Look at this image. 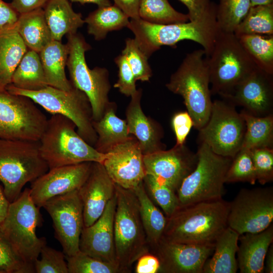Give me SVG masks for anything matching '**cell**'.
I'll return each mask as SVG.
<instances>
[{
  "instance_id": "obj_1",
  "label": "cell",
  "mask_w": 273,
  "mask_h": 273,
  "mask_svg": "<svg viewBox=\"0 0 273 273\" xmlns=\"http://www.w3.org/2000/svg\"><path fill=\"white\" fill-rule=\"evenodd\" d=\"M229 202L223 199L179 207L167 221L162 239L173 242L214 245L228 226Z\"/></svg>"
},
{
  "instance_id": "obj_2",
  "label": "cell",
  "mask_w": 273,
  "mask_h": 273,
  "mask_svg": "<svg viewBox=\"0 0 273 273\" xmlns=\"http://www.w3.org/2000/svg\"><path fill=\"white\" fill-rule=\"evenodd\" d=\"M209 68L203 49L186 56L166 84L172 93L181 96L195 128L199 130L208 122L212 105Z\"/></svg>"
},
{
  "instance_id": "obj_3",
  "label": "cell",
  "mask_w": 273,
  "mask_h": 273,
  "mask_svg": "<svg viewBox=\"0 0 273 273\" xmlns=\"http://www.w3.org/2000/svg\"><path fill=\"white\" fill-rule=\"evenodd\" d=\"M74 123L60 114L48 119L39 140L41 155L49 169L84 162L103 163L106 154L87 143L75 130Z\"/></svg>"
},
{
  "instance_id": "obj_4",
  "label": "cell",
  "mask_w": 273,
  "mask_h": 273,
  "mask_svg": "<svg viewBox=\"0 0 273 273\" xmlns=\"http://www.w3.org/2000/svg\"><path fill=\"white\" fill-rule=\"evenodd\" d=\"M127 27L134 34L139 48L148 58L161 46L173 47L184 40L199 43L208 57L219 30L216 20L159 24L140 18L131 19Z\"/></svg>"
},
{
  "instance_id": "obj_5",
  "label": "cell",
  "mask_w": 273,
  "mask_h": 273,
  "mask_svg": "<svg viewBox=\"0 0 273 273\" xmlns=\"http://www.w3.org/2000/svg\"><path fill=\"white\" fill-rule=\"evenodd\" d=\"M49 170L39 141L0 139V181L9 203L19 197L27 183Z\"/></svg>"
},
{
  "instance_id": "obj_6",
  "label": "cell",
  "mask_w": 273,
  "mask_h": 273,
  "mask_svg": "<svg viewBox=\"0 0 273 273\" xmlns=\"http://www.w3.org/2000/svg\"><path fill=\"white\" fill-rule=\"evenodd\" d=\"M115 195L114 234L116 256L121 272H130L132 264L140 256L149 252L150 249L134 192L116 185Z\"/></svg>"
},
{
  "instance_id": "obj_7",
  "label": "cell",
  "mask_w": 273,
  "mask_h": 273,
  "mask_svg": "<svg viewBox=\"0 0 273 273\" xmlns=\"http://www.w3.org/2000/svg\"><path fill=\"white\" fill-rule=\"evenodd\" d=\"M206 58L211 94L220 97L230 93L257 67L233 32L219 30Z\"/></svg>"
},
{
  "instance_id": "obj_8",
  "label": "cell",
  "mask_w": 273,
  "mask_h": 273,
  "mask_svg": "<svg viewBox=\"0 0 273 273\" xmlns=\"http://www.w3.org/2000/svg\"><path fill=\"white\" fill-rule=\"evenodd\" d=\"M197 162L176 191L180 207L196 203L222 199L225 177L233 158L214 153L199 143Z\"/></svg>"
},
{
  "instance_id": "obj_9",
  "label": "cell",
  "mask_w": 273,
  "mask_h": 273,
  "mask_svg": "<svg viewBox=\"0 0 273 273\" xmlns=\"http://www.w3.org/2000/svg\"><path fill=\"white\" fill-rule=\"evenodd\" d=\"M9 93L31 99L52 115H62L71 120L77 132L89 145L94 146L97 135L93 126L92 110L86 95L73 86L69 90L51 86L38 90L18 88L12 84L5 88Z\"/></svg>"
},
{
  "instance_id": "obj_10",
  "label": "cell",
  "mask_w": 273,
  "mask_h": 273,
  "mask_svg": "<svg viewBox=\"0 0 273 273\" xmlns=\"http://www.w3.org/2000/svg\"><path fill=\"white\" fill-rule=\"evenodd\" d=\"M67 44L69 54L66 66L70 81L86 95L92 107L93 121H98L111 103L108 96L111 89L109 71L104 67H88L85 53L92 48L80 34H68Z\"/></svg>"
},
{
  "instance_id": "obj_11",
  "label": "cell",
  "mask_w": 273,
  "mask_h": 273,
  "mask_svg": "<svg viewBox=\"0 0 273 273\" xmlns=\"http://www.w3.org/2000/svg\"><path fill=\"white\" fill-rule=\"evenodd\" d=\"M38 208L33 201L29 188L10 203L0 231L16 251L27 263L33 265L38 258L46 239L36 236V229L41 222Z\"/></svg>"
},
{
  "instance_id": "obj_12",
  "label": "cell",
  "mask_w": 273,
  "mask_h": 273,
  "mask_svg": "<svg viewBox=\"0 0 273 273\" xmlns=\"http://www.w3.org/2000/svg\"><path fill=\"white\" fill-rule=\"evenodd\" d=\"M198 131L199 143H205L217 155L233 158L241 148L246 124L235 105L216 100L208 122Z\"/></svg>"
},
{
  "instance_id": "obj_13",
  "label": "cell",
  "mask_w": 273,
  "mask_h": 273,
  "mask_svg": "<svg viewBox=\"0 0 273 273\" xmlns=\"http://www.w3.org/2000/svg\"><path fill=\"white\" fill-rule=\"evenodd\" d=\"M48 120L30 98L0 89V139L39 141Z\"/></svg>"
},
{
  "instance_id": "obj_14",
  "label": "cell",
  "mask_w": 273,
  "mask_h": 273,
  "mask_svg": "<svg viewBox=\"0 0 273 273\" xmlns=\"http://www.w3.org/2000/svg\"><path fill=\"white\" fill-rule=\"evenodd\" d=\"M273 221V188L242 189L229 202L228 226L240 235L260 232Z\"/></svg>"
},
{
  "instance_id": "obj_15",
  "label": "cell",
  "mask_w": 273,
  "mask_h": 273,
  "mask_svg": "<svg viewBox=\"0 0 273 273\" xmlns=\"http://www.w3.org/2000/svg\"><path fill=\"white\" fill-rule=\"evenodd\" d=\"M42 207L51 217L55 236L66 256L79 250V240L84 226L83 205L78 190L54 197Z\"/></svg>"
},
{
  "instance_id": "obj_16",
  "label": "cell",
  "mask_w": 273,
  "mask_h": 273,
  "mask_svg": "<svg viewBox=\"0 0 273 273\" xmlns=\"http://www.w3.org/2000/svg\"><path fill=\"white\" fill-rule=\"evenodd\" d=\"M143 161L146 174L154 176L176 192L196 167L197 156L185 145H175L168 150L144 155Z\"/></svg>"
},
{
  "instance_id": "obj_17",
  "label": "cell",
  "mask_w": 273,
  "mask_h": 273,
  "mask_svg": "<svg viewBox=\"0 0 273 273\" xmlns=\"http://www.w3.org/2000/svg\"><path fill=\"white\" fill-rule=\"evenodd\" d=\"M103 162L108 174L116 185L133 190L146 175L143 157L139 143L134 136L111 148Z\"/></svg>"
},
{
  "instance_id": "obj_18",
  "label": "cell",
  "mask_w": 273,
  "mask_h": 273,
  "mask_svg": "<svg viewBox=\"0 0 273 273\" xmlns=\"http://www.w3.org/2000/svg\"><path fill=\"white\" fill-rule=\"evenodd\" d=\"M93 162H84L49 169L31 182L30 196L38 207L49 200L78 190L88 177Z\"/></svg>"
},
{
  "instance_id": "obj_19",
  "label": "cell",
  "mask_w": 273,
  "mask_h": 273,
  "mask_svg": "<svg viewBox=\"0 0 273 273\" xmlns=\"http://www.w3.org/2000/svg\"><path fill=\"white\" fill-rule=\"evenodd\" d=\"M272 76L257 67L230 93L221 97L255 116L273 114Z\"/></svg>"
},
{
  "instance_id": "obj_20",
  "label": "cell",
  "mask_w": 273,
  "mask_h": 273,
  "mask_svg": "<svg viewBox=\"0 0 273 273\" xmlns=\"http://www.w3.org/2000/svg\"><path fill=\"white\" fill-rule=\"evenodd\" d=\"M214 245H201L170 242L161 239L150 250L160 261L159 272L202 273Z\"/></svg>"
},
{
  "instance_id": "obj_21",
  "label": "cell",
  "mask_w": 273,
  "mask_h": 273,
  "mask_svg": "<svg viewBox=\"0 0 273 273\" xmlns=\"http://www.w3.org/2000/svg\"><path fill=\"white\" fill-rule=\"evenodd\" d=\"M116 205L115 194L101 216L92 225L83 226L80 237L79 250L96 259L119 267L114 234Z\"/></svg>"
},
{
  "instance_id": "obj_22",
  "label": "cell",
  "mask_w": 273,
  "mask_h": 273,
  "mask_svg": "<svg viewBox=\"0 0 273 273\" xmlns=\"http://www.w3.org/2000/svg\"><path fill=\"white\" fill-rule=\"evenodd\" d=\"M115 186L103 164L93 162L88 177L78 190L84 226L92 225L101 216L115 194Z\"/></svg>"
},
{
  "instance_id": "obj_23",
  "label": "cell",
  "mask_w": 273,
  "mask_h": 273,
  "mask_svg": "<svg viewBox=\"0 0 273 273\" xmlns=\"http://www.w3.org/2000/svg\"><path fill=\"white\" fill-rule=\"evenodd\" d=\"M142 90L132 95L125 111L129 134L137 139L143 155L165 150L161 142L163 132L161 126L144 113L141 106Z\"/></svg>"
},
{
  "instance_id": "obj_24",
  "label": "cell",
  "mask_w": 273,
  "mask_h": 273,
  "mask_svg": "<svg viewBox=\"0 0 273 273\" xmlns=\"http://www.w3.org/2000/svg\"><path fill=\"white\" fill-rule=\"evenodd\" d=\"M237 254L241 273L264 272V259L273 242V225L256 233H245L239 238Z\"/></svg>"
},
{
  "instance_id": "obj_25",
  "label": "cell",
  "mask_w": 273,
  "mask_h": 273,
  "mask_svg": "<svg viewBox=\"0 0 273 273\" xmlns=\"http://www.w3.org/2000/svg\"><path fill=\"white\" fill-rule=\"evenodd\" d=\"M43 9L54 40L61 41L64 35L76 33L85 23L81 13L73 10L68 0H49Z\"/></svg>"
},
{
  "instance_id": "obj_26",
  "label": "cell",
  "mask_w": 273,
  "mask_h": 273,
  "mask_svg": "<svg viewBox=\"0 0 273 273\" xmlns=\"http://www.w3.org/2000/svg\"><path fill=\"white\" fill-rule=\"evenodd\" d=\"M38 53L48 85L64 90H70L73 85L65 71L69 54L67 44L53 40Z\"/></svg>"
},
{
  "instance_id": "obj_27",
  "label": "cell",
  "mask_w": 273,
  "mask_h": 273,
  "mask_svg": "<svg viewBox=\"0 0 273 273\" xmlns=\"http://www.w3.org/2000/svg\"><path fill=\"white\" fill-rule=\"evenodd\" d=\"M27 51L16 24L0 30V89L11 84L13 74Z\"/></svg>"
},
{
  "instance_id": "obj_28",
  "label": "cell",
  "mask_w": 273,
  "mask_h": 273,
  "mask_svg": "<svg viewBox=\"0 0 273 273\" xmlns=\"http://www.w3.org/2000/svg\"><path fill=\"white\" fill-rule=\"evenodd\" d=\"M239 236L227 226L216 239L213 254L205 262L202 273H236Z\"/></svg>"
},
{
  "instance_id": "obj_29",
  "label": "cell",
  "mask_w": 273,
  "mask_h": 273,
  "mask_svg": "<svg viewBox=\"0 0 273 273\" xmlns=\"http://www.w3.org/2000/svg\"><path fill=\"white\" fill-rule=\"evenodd\" d=\"M116 104L111 102L102 117L93 121L97 139L94 146L98 152L105 154L115 146L127 140L130 135L126 120L116 114Z\"/></svg>"
},
{
  "instance_id": "obj_30",
  "label": "cell",
  "mask_w": 273,
  "mask_h": 273,
  "mask_svg": "<svg viewBox=\"0 0 273 273\" xmlns=\"http://www.w3.org/2000/svg\"><path fill=\"white\" fill-rule=\"evenodd\" d=\"M16 27L29 50L39 53L53 40L43 8L20 14Z\"/></svg>"
},
{
  "instance_id": "obj_31",
  "label": "cell",
  "mask_w": 273,
  "mask_h": 273,
  "mask_svg": "<svg viewBox=\"0 0 273 273\" xmlns=\"http://www.w3.org/2000/svg\"><path fill=\"white\" fill-rule=\"evenodd\" d=\"M132 190L139 202L142 222L151 250L159 243L163 237L167 217L149 196L143 181Z\"/></svg>"
},
{
  "instance_id": "obj_32",
  "label": "cell",
  "mask_w": 273,
  "mask_h": 273,
  "mask_svg": "<svg viewBox=\"0 0 273 273\" xmlns=\"http://www.w3.org/2000/svg\"><path fill=\"white\" fill-rule=\"evenodd\" d=\"M84 20L87 32L96 40L104 39L109 32L127 27L129 22V17L115 5L98 7Z\"/></svg>"
},
{
  "instance_id": "obj_33",
  "label": "cell",
  "mask_w": 273,
  "mask_h": 273,
  "mask_svg": "<svg viewBox=\"0 0 273 273\" xmlns=\"http://www.w3.org/2000/svg\"><path fill=\"white\" fill-rule=\"evenodd\" d=\"M11 84L27 90H38L48 85L38 53L26 52L13 74Z\"/></svg>"
},
{
  "instance_id": "obj_34",
  "label": "cell",
  "mask_w": 273,
  "mask_h": 273,
  "mask_svg": "<svg viewBox=\"0 0 273 273\" xmlns=\"http://www.w3.org/2000/svg\"><path fill=\"white\" fill-rule=\"evenodd\" d=\"M246 124L241 149L273 148V114L257 116L243 109L240 112Z\"/></svg>"
},
{
  "instance_id": "obj_35",
  "label": "cell",
  "mask_w": 273,
  "mask_h": 273,
  "mask_svg": "<svg viewBox=\"0 0 273 273\" xmlns=\"http://www.w3.org/2000/svg\"><path fill=\"white\" fill-rule=\"evenodd\" d=\"M234 33L237 37L244 35H273V4L251 7Z\"/></svg>"
},
{
  "instance_id": "obj_36",
  "label": "cell",
  "mask_w": 273,
  "mask_h": 273,
  "mask_svg": "<svg viewBox=\"0 0 273 273\" xmlns=\"http://www.w3.org/2000/svg\"><path fill=\"white\" fill-rule=\"evenodd\" d=\"M237 38L256 66L273 74V35H244Z\"/></svg>"
},
{
  "instance_id": "obj_37",
  "label": "cell",
  "mask_w": 273,
  "mask_h": 273,
  "mask_svg": "<svg viewBox=\"0 0 273 273\" xmlns=\"http://www.w3.org/2000/svg\"><path fill=\"white\" fill-rule=\"evenodd\" d=\"M139 17L152 23L169 24L188 22V14L175 10L168 0H141Z\"/></svg>"
},
{
  "instance_id": "obj_38",
  "label": "cell",
  "mask_w": 273,
  "mask_h": 273,
  "mask_svg": "<svg viewBox=\"0 0 273 273\" xmlns=\"http://www.w3.org/2000/svg\"><path fill=\"white\" fill-rule=\"evenodd\" d=\"M216 20L219 30L233 32L251 7L250 0H219Z\"/></svg>"
},
{
  "instance_id": "obj_39",
  "label": "cell",
  "mask_w": 273,
  "mask_h": 273,
  "mask_svg": "<svg viewBox=\"0 0 273 273\" xmlns=\"http://www.w3.org/2000/svg\"><path fill=\"white\" fill-rule=\"evenodd\" d=\"M143 182L166 217H170L180 207L176 192L170 187L149 174H146Z\"/></svg>"
},
{
  "instance_id": "obj_40",
  "label": "cell",
  "mask_w": 273,
  "mask_h": 273,
  "mask_svg": "<svg viewBox=\"0 0 273 273\" xmlns=\"http://www.w3.org/2000/svg\"><path fill=\"white\" fill-rule=\"evenodd\" d=\"M257 181L250 150L240 149L234 157L226 172L225 183H248Z\"/></svg>"
},
{
  "instance_id": "obj_41",
  "label": "cell",
  "mask_w": 273,
  "mask_h": 273,
  "mask_svg": "<svg viewBox=\"0 0 273 273\" xmlns=\"http://www.w3.org/2000/svg\"><path fill=\"white\" fill-rule=\"evenodd\" d=\"M69 273H118L119 267L93 257L79 251L71 256H66Z\"/></svg>"
},
{
  "instance_id": "obj_42",
  "label": "cell",
  "mask_w": 273,
  "mask_h": 273,
  "mask_svg": "<svg viewBox=\"0 0 273 273\" xmlns=\"http://www.w3.org/2000/svg\"><path fill=\"white\" fill-rule=\"evenodd\" d=\"M133 73L136 81H148L152 76L149 58L139 48L134 38H127L122 51Z\"/></svg>"
},
{
  "instance_id": "obj_43",
  "label": "cell",
  "mask_w": 273,
  "mask_h": 273,
  "mask_svg": "<svg viewBox=\"0 0 273 273\" xmlns=\"http://www.w3.org/2000/svg\"><path fill=\"white\" fill-rule=\"evenodd\" d=\"M34 265L25 262L0 231V273H33Z\"/></svg>"
},
{
  "instance_id": "obj_44",
  "label": "cell",
  "mask_w": 273,
  "mask_h": 273,
  "mask_svg": "<svg viewBox=\"0 0 273 273\" xmlns=\"http://www.w3.org/2000/svg\"><path fill=\"white\" fill-rule=\"evenodd\" d=\"M40 258L34 262L36 273H69L66 256L63 252L57 250L46 245L40 252Z\"/></svg>"
},
{
  "instance_id": "obj_45",
  "label": "cell",
  "mask_w": 273,
  "mask_h": 273,
  "mask_svg": "<svg viewBox=\"0 0 273 273\" xmlns=\"http://www.w3.org/2000/svg\"><path fill=\"white\" fill-rule=\"evenodd\" d=\"M258 183L264 185L273 180V148H259L250 150Z\"/></svg>"
},
{
  "instance_id": "obj_46",
  "label": "cell",
  "mask_w": 273,
  "mask_h": 273,
  "mask_svg": "<svg viewBox=\"0 0 273 273\" xmlns=\"http://www.w3.org/2000/svg\"><path fill=\"white\" fill-rule=\"evenodd\" d=\"M179 1L187 8L190 21L205 22L216 20V6L210 0Z\"/></svg>"
},
{
  "instance_id": "obj_47",
  "label": "cell",
  "mask_w": 273,
  "mask_h": 273,
  "mask_svg": "<svg viewBox=\"0 0 273 273\" xmlns=\"http://www.w3.org/2000/svg\"><path fill=\"white\" fill-rule=\"evenodd\" d=\"M114 61L118 68V79L114 87L124 95L131 97L137 90L132 70L123 54L116 57Z\"/></svg>"
},
{
  "instance_id": "obj_48",
  "label": "cell",
  "mask_w": 273,
  "mask_h": 273,
  "mask_svg": "<svg viewBox=\"0 0 273 273\" xmlns=\"http://www.w3.org/2000/svg\"><path fill=\"white\" fill-rule=\"evenodd\" d=\"M171 124L176 138V145H185L187 138L194 126L193 119L187 111L174 114Z\"/></svg>"
},
{
  "instance_id": "obj_49",
  "label": "cell",
  "mask_w": 273,
  "mask_h": 273,
  "mask_svg": "<svg viewBox=\"0 0 273 273\" xmlns=\"http://www.w3.org/2000/svg\"><path fill=\"white\" fill-rule=\"evenodd\" d=\"M136 273H157L160 269V261L158 257L152 253H146L136 261Z\"/></svg>"
},
{
  "instance_id": "obj_50",
  "label": "cell",
  "mask_w": 273,
  "mask_h": 273,
  "mask_svg": "<svg viewBox=\"0 0 273 273\" xmlns=\"http://www.w3.org/2000/svg\"><path fill=\"white\" fill-rule=\"evenodd\" d=\"M19 15L10 3L0 0V30L15 25Z\"/></svg>"
},
{
  "instance_id": "obj_51",
  "label": "cell",
  "mask_w": 273,
  "mask_h": 273,
  "mask_svg": "<svg viewBox=\"0 0 273 273\" xmlns=\"http://www.w3.org/2000/svg\"><path fill=\"white\" fill-rule=\"evenodd\" d=\"M49 0H12L10 3L19 14L28 12L38 8H43Z\"/></svg>"
},
{
  "instance_id": "obj_52",
  "label": "cell",
  "mask_w": 273,
  "mask_h": 273,
  "mask_svg": "<svg viewBox=\"0 0 273 273\" xmlns=\"http://www.w3.org/2000/svg\"><path fill=\"white\" fill-rule=\"evenodd\" d=\"M114 5L121 10L129 18H140L139 9L141 0H113Z\"/></svg>"
},
{
  "instance_id": "obj_53",
  "label": "cell",
  "mask_w": 273,
  "mask_h": 273,
  "mask_svg": "<svg viewBox=\"0 0 273 273\" xmlns=\"http://www.w3.org/2000/svg\"><path fill=\"white\" fill-rule=\"evenodd\" d=\"M264 272L266 273L273 272V245L269 246L266 253L264 264Z\"/></svg>"
},
{
  "instance_id": "obj_54",
  "label": "cell",
  "mask_w": 273,
  "mask_h": 273,
  "mask_svg": "<svg viewBox=\"0 0 273 273\" xmlns=\"http://www.w3.org/2000/svg\"><path fill=\"white\" fill-rule=\"evenodd\" d=\"M9 204L0 187V226L6 215Z\"/></svg>"
},
{
  "instance_id": "obj_55",
  "label": "cell",
  "mask_w": 273,
  "mask_h": 273,
  "mask_svg": "<svg viewBox=\"0 0 273 273\" xmlns=\"http://www.w3.org/2000/svg\"><path fill=\"white\" fill-rule=\"evenodd\" d=\"M71 2L79 3L81 4H94L97 5L98 7H105L111 5L109 0H68Z\"/></svg>"
},
{
  "instance_id": "obj_56",
  "label": "cell",
  "mask_w": 273,
  "mask_h": 273,
  "mask_svg": "<svg viewBox=\"0 0 273 273\" xmlns=\"http://www.w3.org/2000/svg\"><path fill=\"white\" fill-rule=\"evenodd\" d=\"M252 6L273 4V0H250Z\"/></svg>"
}]
</instances>
